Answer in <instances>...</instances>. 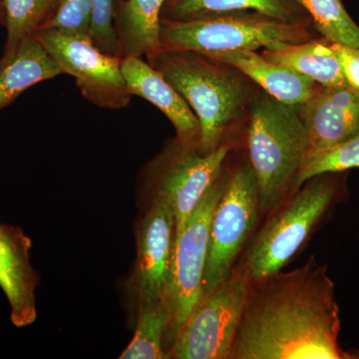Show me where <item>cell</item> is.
<instances>
[{
  "instance_id": "13",
  "label": "cell",
  "mask_w": 359,
  "mask_h": 359,
  "mask_svg": "<svg viewBox=\"0 0 359 359\" xmlns=\"http://www.w3.org/2000/svg\"><path fill=\"white\" fill-rule=\"evenodd\" d=\"M32 242L18 226L0 223V287L11 306V323L16 327L36 320L35 290L39 276L30 259Z\"/></svg>"
},
{
  "instance_id": "23",
  "label": "cell",
  "mask_w": 359,
  "mask_h": 359,
  "mask_svg": "<svg viewBox=\"0 0 359 359\" xmlns=\"http://www.w3.org/2000/svg\"><path fill=\"white\" fill-rule=\"evenodd\" d=\"M358 167L359 134L334 147L311 153L297 178V190L304 182L318 175L341 173Z\"/></svg>"
},
{
  "instance_id": "21",
  "label": "cell",
  "mask_w": 359,
  "mask_h": 359,
  "mask_svg": "<svg viewBox=\"0 0 359 359\" xmlns=\"http://www.w3.org/2000/svg\"><path fill=\"white\" fill-rule=\"evenodd\" d=\"M311 16L316 32L334 43L359 48V26L342 0H297Z\"/></svg>"
},
{
  "instance_id": "14",
  "label": "cell",
  "mask_w": 359,
  "mask_h": 359,
  "mask_svg": "<svg viewBox=\"0 0 359 359\" xmlns=\"http://www.w3.org/2000/svg\"><path fill=\"white\" fill-rule=\"evenodd\" d=\"M121 69L132 95L145 99L166 116L176 130L177 139L199 148V120L162 73L141 57L121 59Z\"/></svg>"
},
{
  "instance_id": "26",
  "label": "cell",
  "mask_w": 359,
  "mask_h": 359,
  "mask_svg": "<svg viewBox=\"0 0 359 359\" xmlns=\"http://www.w3.org/2000/svg\"><path fill=\"white\" fill-rule=\"evenodd\" d=\"M332 46L339 55L347 85L359 93V48L334 42Z\"/></svg>"
},
{
  "instance_id": "17",
  "label": "cell",
  "mask_w": 359,
  "mask_h": 359,
  "mask_svg": "<svg viewBox=\"0 0 359 359\" xmlns=\"http://www.w3.org/2000/svg\"><path fill=\"white\" fill-rule=\"evenodd\" d=\"M240 11H257L283 22L313 26L297 0H166L161 18L190 21Z\"/></svg>"
},
{
  "instance_id": "6",
  "label": "cell",
  "mask_w": 359,
  "mask_h": 359,
  "mask_svg": "<svg viewBox=\"0 0 359 359\" xmlns=\"http://www.w3.org/2000/svg\"><path fill=\"white\" fill-rule=\"evenodd\" d=\"M228 176L229 170L224 168L201 200L184 230L176 236L168 282L169 325L165 337L166 339L169 337L173 344L202 299L212 217L223 195Z\"/></svg>"
},
{
  "instance_id": "25",
  "label": "cell",
  "mask_w": 359,
  "mask_h": 359,
  "mask_svg": "<svg viewBox=\"0 0 359 359\" xmlns=\"http://www.w3.org/2000/svg\"><path fill=\"white\" fill-rule=\"evenodd\" d=\"M90 4L92 13V43L104 53L117 57L115 0H90Z\"/></svg>"
},
{
  "instance_id": "2",
  "label": "cell",
  "mask_w": 359,
  "mask_h": 359,
  "mask_svg": "<svg viewBox=\"0 0 359 359\" xmlns=\"http://www.w3.org/2000/svg\"><path fill=\"white\" fill-rule=\"evenodd\" d=\"M147 62L183 96L200 123L199 149L204 154L230 146L244 133L259 87L235 66L189 50L161 49Z\"/></svg>"
},
{
  "instance_id": "10",
  "label": "cell",
  "mask_w": 359,
  "mask_h": 359,
  "mask_svg": "<svg viewBox=\"0 0 359 359\" xmlns=\"http://www.w3.org/2000/svg\"><path fill=\"white\" fill-rule=\"evenodd\" d=\"M62 73L76 80L82 96L104 109L128 107L132 94L121 69V59L104 53L91 40L67 36L52 29L33 35Z\"/></svg>"
},
{
  "instance_id": "19",
  "label": "cell",
  "mask_w": 359,
  "mask_h": 359,
  "mask_svg": "<svg viewBox=\"0 0 359 359\" xmlns=\"http://www.w3.org/2000/svg\"><path fill=\"white\" fill-rule=\"evenodd\" d=\"M166 0H123L115 8L117 57L150 58L161 50V13Z\"/></svg>"
},
{
  "instance_id": "12",
  "label": "cell",
  "mask_w": 359,
  "mask_h": 359,
  "mask_svg": "<svg viewBox=\"0 0 359 359\" xmlns=\"http://www.w3.org/2000/svg\"><path fill=\"white\" fill-rule=\"evenodd\" d=\"M299 109L308 131L309 155L359 134V93L349 87L320 86Z\"/></svg>"
},
{
  "instance_id": "5",
  "label": "cell",
  "mask_w": 359,
  "mask_h": 359,
  "mask_svg": "<svg viewBox=\"0 0 359 359\" xmlns=\"http://www.w3.org/2000/svg\"><path fill=\"white\" fill-rule=\"evenodd\" d=\"M337 174H320L304 182L259 231L243 268L250 280L275 275L290 263L337 199Z\"/></svg>"
},
{
  "instance_id": "4",
  "label": "cell",
  "mask_w": 359,
  "mask_h": 359,
  "mask_svg": "<svg viewBox=\"0 0 359 359\" xmlns=\"http://www.w3.org/2000/svg\"><path fill=\"white\" fill-rule=\"evenodd\" d=\"M311 25L283 22L257 11H240L202 20L161 18V49L211 55L222 52L257 50L275 43L297 44L316 39Z\"/></svg>"
},
{
  "instance_id": "24",
  "label": "cell",
  "mask_w": 359,
  "mask_h": 359,
  "mask_svg": "<svg viewBox=\"0 0 359 359\" xmlns=\"http://www.w3.org/2000/svg\"><path fill=\"white\" fill-rule=\"evenodd\" d=\"M91 25L90 0H62L41 29L55 30L67 36L91 40Z\"/></svg>"
},
{
  "instance_id": "27",
  "label": "cell",
  "mask_w": 359,
  "mask_h": 359,
  "mask_svg": "<svg viewBox=\"0 0 359 359\" xmlns=\"http://www.w3.org/2000/svg\"><path fill=\"white\" fill-rule=\"evenodd\" d=\"M6 7H4V0H0V25L6 27Z\"/></svg>"
},
{
  "instance_id": "11",
  "label": "cell",
  "mask_w": 359,
  "mask_h": 359,
  "mask_svg": "<svg viewBox=\"0 0 359 359\" xmlns=\"http://www.w3.org/2000/svg\"><path fill=\"white\" fill-rule=\"evenodd\" d=\"M175 242L173 211L166 201L153 197L152 205L137 230V257L132 280L138 306L166 304Z\"/></svg>"
},
{
  "instance_id": "8",
  "label": "cell",
  "mask_w": 359,
  "mask_h": 359,
  "mask_svg": "<svg viewBox=\"0 0 359 359\" xmlns=\"http://www.w3.org/2000/svg\"><path fill=\"white\" fill-rule=\"evenodd\" d=\"M230 146L204 154L196 146L169 141L146 169L153 197L166 201L173 211L176 236L184 230L201 200L224 170Z\"/></svg>"
},
{
  "instance_id": "1",
  "label": "cell",
  "mask_w": 359,
  "mask_h": 359,
  "mask_svg": "<svg viewBox=\"0 0 359 359\" xmlns=\"http://www.w3.org/2000/svg\"><path fill=\"white\" fill-rule=\"evenodd\" d=\"M339 308L313 257L294 271L250 280L230 359H353L339 346Z\"/></svg>"
},
{
  "instance_id": "22",
  "label": "cell",
  "mask_w": 359,
  "mask_h": 359,
  "mask_svg": "<svg viewBox=\"0 0 359 359\" xmlns=\"http://www.w3.org/2000/svg\"><path fill=\"white\" fill-rule=\"evenodd\" d=\"M62 0H4L6 40L4 53L32 37L47 22Z\"/></svg>"
},
{
  "instance_id": "16",
  "label": "cell",
  "mask_w": 359,
  "mask_h": 359,
  "mask_svg": "<svg viewBox=\"0 0 359 359\" xmlns=\"http://www.w3.org/2000/svg\"><path fill=\"white\" fill-rule=\"evenodd\" d=\"M266 60L313 80L323 87H348L332 42L316 37L302 43H275L264 47Z\"/></svg>"
},
{
  "instance_id": "3",
  "label": "cell",
  "mask_w": 359,
  "mask_h": 359,
  "mask_svg": "<svg viewBox=\"0 0 359 359\" xmlns=\"http://www.w3.org/2000/svg\"><path fill=\"white\" fill-rule=\"evenodd\" d=\"M244 135L262 212L273 211L297 190V178L311 152L299 105L283 103L259 89Z\"/></svg>"
},
{
  "instance_id": "15",
  "label": "cell",
  "mask_w": 359,
  "mask_h": 359,
  "mask_svg": "<svg viewBox=\"0 0 359 359\" xmlns=\"http://www.w3.org/2000/svg\"><path fill=\"white\" fill-rule=\"evenodd\" d=\"M235 66L269 95L290 105H301L320 85L289 68L266 60L257 50H236L207 55Z\"/></svg>"
},
{
  "instance_id": "7",
  "label": "cell",
  "mask_w": 359,
  "mask_h": 359,
  "mask_svg": "<svg viewBox=\"0 0 359 359\" xmlns=\"http://www.w3.org/2000/svg\"><path fill=\"white\" fill-rule=\"evenodd\" d=\"M261 211L259 186L247 160L229 170L223 195L212 214L203 294L211 292L231 275Z\"/></svg>"
},
{
  "instance_id": "9",
  "label": "cell",
  "mask_w": 359,
  "mask_h": 359,
  "mask_svg": "<svg viewBox=\"0 0 359 359\" xmlns=\"http://www.w3.org/2000/svg\"><path fill=\"white\" fill-rule=\"evenodd\" d=\"M249 289L244 269H233L216 289L203 294L170 349V358L230 359Z\"/></svg>"
},
{
  "instance_id": "18",
  "label": "cell",
  "mask_w": 359,
  "mask_h": 359,
  "mask_svg": "<svg viewBox=\"0 0 359 359\" xmlns=\"http://www.w3.org/2000/svg\"><path fill=\"white\" fill-rule=\"evenodd\" d=\"M63 74L34 37H27L0 58V111L34 85Z\"/></svg>"
},
{
  "instance_id": "20",
  "label": "cell",
  "mask_w": 359,
  "mask_h": 359,
  "mask_svg": "<svg viewBox=\"0 0 359 359\" xmlns=\"http://www.w3.org/2000/svg\"><path fill=\"white\" fill-rule=\"evenodd\" d=\"M169 313L165 302L138 306L133 339L123 351L121 359L170 358L163 342L166 337Z\"/></svg>"
}]
</instances>
